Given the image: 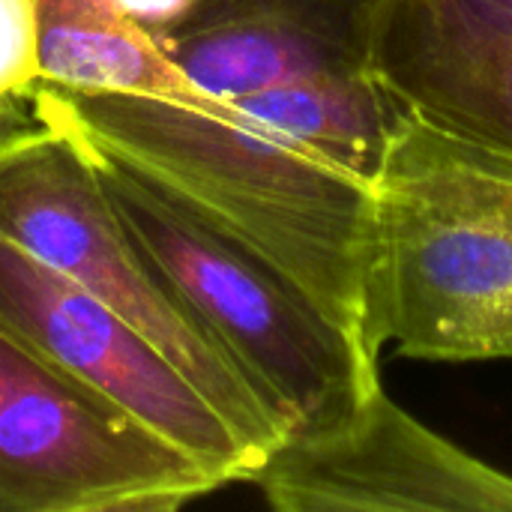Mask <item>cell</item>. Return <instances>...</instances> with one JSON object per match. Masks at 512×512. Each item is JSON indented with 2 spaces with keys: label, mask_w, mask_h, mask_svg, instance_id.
Listing matches in <instances>:
<instances>
[{
  "label": "cell",
  "mask_w": 512,
  "mask_h": 512,
  "mask_svg": "<svg viewBox=\"0 0 512 512\" xmlns=\"http://www.w3.org/2000/svg\"><path fill=\"white\" fill-rule=\"evenodd\" d=\"M0 234L138 327L264 462L291 435L120 222L81 141L39 117L0 150Z\"/></svg>",
  "instance_id": "277c9868"
},
{
  "label": "cell",
  "mask_w": 512,
  "mask_h": 512,
  "mask_svg": "<svg viewBox=\"0 0 512 512\" xmlns=\"http://www.w3.org/2000/svg\"><path fill=\"white\" fill-rule=\"evenodd\" d=\"M375 63L402 99L512 150V39H447L384 24Z\"/></svg>",
  "instance_id": "30bf717a"
},
{
  "label": "cell",
  "mask_w": 512,
  "mask_h": 512,
  "mask_svg": "<svg viewBox=\"0 0 512 512\" xmlns=\"http://www.w3.org/2000/svg\"><path fill=\"white\" fill-rule=\"evenodd\" d=\"M45 84L33 0H0V150L39 126L36 93Z\"/></svg>",
  "instance_id": "8fae6325"
},
{
  "label": "cell",
  "mask_w": 512,
  "mask_h": 512,
  "mask_svg": "<svg viewBox=\"0 0 512 512\" xmlns=\"http://www.w3.org/2000/svg\"><path fill=\"white\" fill-rule=\"evenodd\" d=\"M363 336L375 357L512 360V150L408 99L372 192Z\"/></svg>",
  "instance_id": "7a4b0ae2"
},
{
  "label": "cell",
  "mask_w": 512,
  "mask_h": 512,
  "mask_svg": "<svg viewBox=\"0 0 512 512\" xmlns=\"http://www.w3.org/2000/svg\"><path fill=\"white\" fill-rule=\"evenodd\" d=\"M393 0H192L156 42L216 99L297 78L375 69Z\"/></svg>",
  "instance_id": "ba28073f"
},
{
  "label": "cell",
  "mask_w": 512,
  "mask_h": 512,
  "mask_svg": "<svg viewBox=\"0 0 512 512\" xmlns=\"http://www.w3.org/2000/svg\"><path fill=\"white\" fill-rule=\"evenodd\" d=\"M0 512H6V507H3V501H0Z\"/></svg>",
  "instance_id": "5bb4252c"
},
{
  "label": "cell",
  "mask_w": 512,
  "mask_h": 512,
  "mask_svg": "<svg viewBox=\"0 0 512 512\" xmlns=\"http://www.w3.org/2000/svg\"><path fill=\"white\" fill-rule=\"evenodd\" d=\"M36 114L264 255L366 348L369 219L384 153L318 144L240 105L207 114L150 96L54 84L39 87Z\"/></svg>",
  "instance_id": "6da1fadb"
},
{
  "label": "cell",
  "mask_w": 512,
  "mask_h": 512,
  "mask_svg": "<svg viewBox=\"0 0 512 512\" xmlns=\"http://www.w3.org/2000/svg\"><path fill=\"white\" fill-rule=\"evenodd\" d=\"M45 84L150 96L207 114H231L234 102L204 93L159 42L111 0H33Z\"/></svg>",
  "instance_id": "9c48e42d"
},
{
  "label": "cell",
  "mask_w": 512,
  "mask_h": 512,
  "mask_svg": "<svg viewBox=\"0 0 512 512\" xmlns=\"http://www.w3.org/2000/svg\"><path fill=\"white\" fill-rule=\"evenodd\" d=\"M252 483L282 512H512V474L423 426L381 381L345 417L288 435Z\"/></svg>",
  "instance_id": "52a82bcc"
},
{
  "label": "cell",
  "mask_w": 512,
  "mask_h": 512,
  "mask_svg": "<svg viewBox=\"0 0 512 512\" xmlns=\"http://www.w3.org/2000/svg\"><path fill=\"white\" fill-rule=\"evenodd\" d=\"M222 483L0 324L6 512H171Z\"/></svg>",
  "instance_id": "5b68a950"
},
{
  "label": "cell",
  "mask_w": 512,
  "mask_h": 512,
  "mask_svg": "<svg viewBox=\"0 0 512 512\" xmlns=\"http://www.w3.org/2000/svg\"><path fill=\"white\" fill-rule=\"evenodd\" d=\"M81 147L120 222L291 435L345 417L381 381L378 360L276 264L198 219L120 159L87 141Z\"/></svg>",
  "instance_id": "3957f363"
},
{
  "label": "cell",
  "mask_w": 512,
  "mask_h": 512,
  "mask_svg": "<svg viewBox=\"0 0 512 512\" xmlns=\"http://www.w3.org/2000/svg\"><path fill=\"white\" fill-rule=\"evenodd\" d=\"M384 24L447 39H512V0H393Z\"/></svg>",
  "instance_id": "7c38bea8"
},
{
  "label": "cell",
  "mask_w": 512,
  "mask_h": 512,
  "mask_svg": "<svg viewBox=\"0 0 512 512\" xmlns=\"http://www.w3.org/2000/svg\"><path fill=\"white\" fill-rule=\"evenodd\" d=\"M126 18L144 27L153 39H159L168 27H174L192 0H111Z\"/></svg>",
  "instance_id": "4fadbf2b"
},
{
  "label": "cell",
  "mask_w": 512,
  "mask_h": 512,
  "mask_svg": "<svg viewBox=\"0 0 512 512\" xmlns=\"http://www.w3.org/2000/svg\"><path fill=\"white\" fill-rule=\"evenodd\" d=\"M0 324L69 378L102 393L222 486L261 459L201 390L120 312L0 234Z\"/></svg>",
  "instance_id": "8992f818"
}]
</instances>
